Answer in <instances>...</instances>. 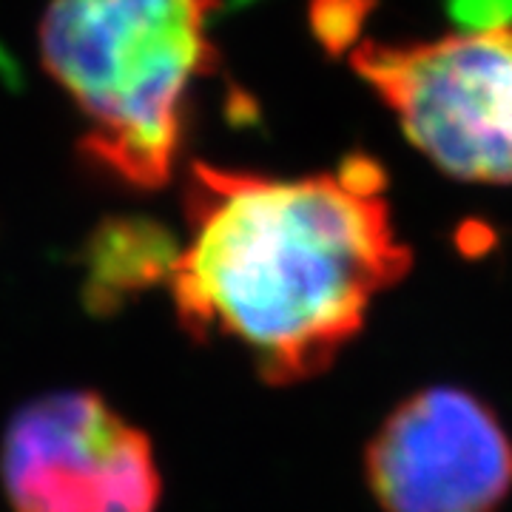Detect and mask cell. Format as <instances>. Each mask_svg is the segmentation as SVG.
<instances>
[{"label": "cell", "mask_w": 512, "mask_h": 512, "mask_svg": "<svg viewBox=\"0 0 512 512\" xmlns=\"http://www.w3.org/2000/svg\"><path fill=\"white\" fill-rule=\"evenodd\" d=\"M214 9L217 0L49 3L40 60L86 123L80 151L120 183H168L194 83L217 63Z\"/></svg>", "instance_id": "7a4b0ae2"}, {"label": "cell", "mask_w": 512, "mask_h": 512, "mask_svg": "<svg viewBox=\"0 0 512 512\" xmlns=\"http://www.w3.org/2000/svg\"><path fill=\"white\" fill-rule=\"evenodd\" d=\"M350 63L444 174L512 183V23L421 43H362Z\"/></svg>", "instance_id": "3957f363"}, {"label": "cell", "mask_w": 512, "mask_h": 512, "mask_svg": "<svg viewBox=\"0 0 512 512\" xmlns=\"http://www.w3.org/2000/svg\"><path fill=\"white\" fill-rule=\"evenodd\" d=\"M0 473L15 512H154L148 439L92 393H55L9 424Z\"/></svg>", "instance_id": "277c9868"}, {"label": "cell", "mask_w": 512, "mask_h": 512, "mask_svg": "<svg viewBox=\"0 0 512 512\" xmlns=\"http://www.w3.org/2000/svg\"><path fill=\"white\" fill-rule=\"evenodd\" d=\"M177 254L180 251H174L168 237L154 225H106L100 237L94 239L89 259V299L97 308H111L123 302L131 291H140L160 279H171Z\"/></svg>", "instance_id": "8992f818"}, {"label": "cell", "mask_w": 512, "mask_h": 512, "mask_svg": "<svg viewBox=\"0 0 512 512\" xmlns=\"http://www.w3.org/2000/svg\"><path fill=\"white\" fill-rule=\"evenodd\" d=\"M365 478L384 512H495L512 493V436L476 393L427 387L382 421Z\"/></svg>", "instance_id": "5b68a950"}, {"label": "cell", "mask_w": 512, "mask_h": 512, "mask_svg": "<svg viewBox=\"0 0 512 512\" xmlns=\"http://www.w3.org/2000/svg\"><path fill=\"white\" fill-rule=\"evenodd\" d=\"M185 220L168 279L183 325L234 342L271 384L322 376L413 265L362 154L302 180L194 163Z\"/></svg>", "instance_id": "6da1fadb"}, {"label": "cell", "mask_w": 512, "mask_h": 512, "mask_svg": "<svg viewBox=\"0 0 512 512\" xmlns=\"http://www.w3.org/2000/svg\"><path fill=\"white\" fill-rule=\"evenodd\" d=\"M450 12L467 32L498 29L512 23V0H450Z\"/></svg>", "instance_id": "52a82bcc"}]
</instances>
